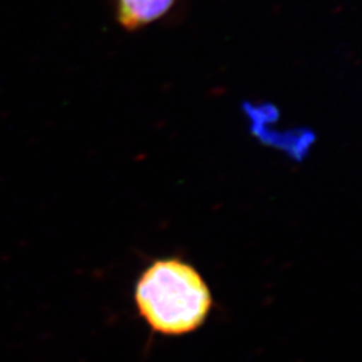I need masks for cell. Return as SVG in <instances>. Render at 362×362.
Instances as JSON below:
<instances>
[{
    "instance_id": "1",
    "label": "cell",
    "mask_w": 362,
    "mask_h": 362,
    "mask_svg": "<svg viewBox=\"0 0 362 362\" xmlns=\"http://www.w3.org/2000/svg\"><path fill=\"white\" fill-rule=\"evenodd\" d=\"M134 300L140 317L163 336H184L200 329L212 309L207 282L182 259H158L140 275Z\"/></svg>"
},
{
    "instance_id": "2",
    "label": "cell",
    "mask_w": 362,
    "mask_h": 362,
    "mask_svg": "<svg viewBox=\"0 0 362 362\" xmlns=\"http://www.w3.org/2000/svg\"><path fill=\"white\" fill-rule=\"evenodd\" d=\"M176 0H115L118 25L137 31L163 19L172 10Z\"/></svg>"
}]
</instances>
